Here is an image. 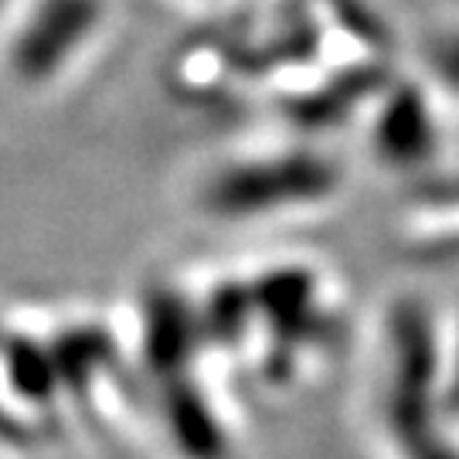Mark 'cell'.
Masks as SVG:
<instances>
[{
	"label": "cell",
	"instance_id": "obj_1",
	"mask_svg": "<svg viewBox=\"0 0 459 459\" xmlns=\"http://www.w3.org/2000/svg\"><path fill=\"white\" fill-rule=\"evenodd\" d=\"M333 174L320 160H276V164H259L255 170H235L214 187V201L221 212H265L276 204H293V201H310L320 197V191H330Z\"/></svg>",
	"mask_w": 459,
	"mask_h": 459
},
{
	"label": "cell",
	"instance_id": "obj_2",
	"mask_svg": "<svg viewBox=\"0 0 459 459\" xmlns=\"http://www.w3.org/2000/svg\"><path fill=\"white\" fill-rule=\"evenodd\" d=\"M99 17V0H45L17 41V65L24 75H48L65 55L82 45Z\"/></svg>",
	"mask_w": 459,
	"mask_h": 459
},
{
	"label": "cell",
	"instance_id": "obj_3",
	"mask_svg": "<svg viewBox=\"0 0 459 459\" xmlns=\"http://www.w3.org/2000/svg\"><path fill=\"white\" fill-rule=\"evenodd\" d=\"M11 381H14L21 394H28L34 402L51 398L58 388V375H55V361H51V351L45 347H34L28 341H17L11 347Z\"/></svg>",
	"mask_w": 459,
	"mask_h": 459
},
{
	"label": "cell",
	"instance_id": "obj_4",
	"mask_svg": "<svg viewBox=\"0 0 459 459\" xmlns=\"http://www.w3.org/2000/svg\"><path fill=\"white\" fill-rule=\"evenodd\" d=\"M426 109H419V102H394L392 109L385 113V126H381V150L388 157H409L419 153L429 140V123Z\"/></svg>",
	"mask_w": 459,
	"mask_h": 459
}]
</instances>
